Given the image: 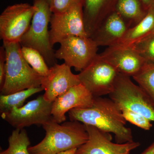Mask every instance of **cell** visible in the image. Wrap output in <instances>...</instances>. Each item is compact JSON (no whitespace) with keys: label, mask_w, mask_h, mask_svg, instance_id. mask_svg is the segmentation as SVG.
Segmentation results:
<instances>
[{"label":"cell","mask_w":154,"mask_h":154,"mask_svg":"<svg viewBox=\"0 0 154 154\" xmlns=\"http://www.w3.org/2000/svg\"><path fill=\"white\" fill-rule=\"evenodd\" d=\"M68 113L70 120L80 122L113 134L116 143L134 141L132 131L127 127V121L122 112L110 98L94 97L91 107L75 108Z\"/></svg>","instance_id":"cell-1"},{"label":"cell","mask_w":154,"mask_h":154,"mask_svg":"<svg viewBox=\"0 0 154 154\" xmlns=\"http://www.w3.org/2000/svg\"><path fill=\"white\" fill-rule=\"evenodd\" d=\"M45 131L39 143L30 146V154H57L78 149L88 141L89 135L85 124L77 121L59 123L51 119L42 125Z\"/></svg>","instance_id":"cell-2"},{"label":"cell","mask_w":154,"mask_h":154,"mask_svg":"<svg viewBox=\"0 0 154 154\" xmlns=\"http://www.w3.org/2000/svg\"><path fill=\"white\" fill-rule=\"evenodd\" d=\"M6 53L5 82L1 95H8L29 88L41 87L43 77L38 74L23 57L19 42H3Z\"/></svg>","instance_id":"cell-3"},{"label":"cell","mask_w":154,"mask_h":154,"mask_svg":"<svg viewBox=\"0 0 154 154\" xmlns=\"http://www.w3.org/2000/svg\"><path fill=\"white\" fill-rule=\"evenodd\" d=\"M35 12L28 30L20 41L21 46L37 50L48 66L57 63L55 52L50 42L48 25L52 11L47 0H33Z\"/></svg>","instance_id":"cell-4"},{"label":"cell","mask_w":154,"mask_h":154,"mask_svg":"<svg viewBox=\"0 0 154 154\" xmlns=\"http://www.w3.org/2000/svg\"><path fill=\"white\" fill-rule=\"evenodd\" d=\"M110 98L121 111L128 110L139 113L154 122V105L148 96L131 77L119 73Z\"/></svg>","instance_id":"cell-5"},{"label":"cell","mask_w":154,"mask_h":154,"mask_svg":"<svg viewBox=\"0 0 154 154\" xmlns=\"http://www.w3.org/2000/svg\"><path fill=\"white\" fill-rule=\"evenodd\" d=\"M119 72L100 54L80 72L81 83L94 97H102L113 91Z\"/></svg>","instance_id":"cell-6"},{"label":"cell","mask_w":154,"mask_h":154,"mask_svg":"<svg viewBox=\"0 0 154 154\" xmlns=\"http://www.w3.org/2000/svg\"><path fill=\"white\" fill-rule=\"evenodd\" d=\"M56 51V59L63 60L69 66L81 72L85 69L98 55L96 42L89 37L71 36L60 42Z\"/></svg>","instance_id":"cell-7"},{"label":"cell","mask_w":154,"mask_h":154,"mask_svg":"<svg viewBox=\"0 0 154 154\" xmlns=\"http://www.w3.org/2000/svg\"><path fill=\"white\" fill-rule=\"evenodd\" d=\"M50 24V42L52 47L69 36L89 37L84 23L83 3H76L61 13L52 14Z\"/></svg>","instance_id":"cell-8"},{"label":"cell","mask_w":154,"mask_h":154,"mask_svg":"<svg viewBox=\"0 0 154 154\" xmlns=\"http://www.w3.org/2000/svg\"><path fill=\"white\" fill-rule=\"evenodd\" d=\"M35 7L28 3L8 6L0 15V37L3 42H19L31 24Z\"/></svg>","instance_id":"cell-9"},{"label":"cell","mask_w":154,"mask_h":154,"mask_svg":"<svg viewBox=\"0 0 154 154\" xmlns=\"http://www.w3.org/2000/svg\"><path fill=\"white\" fill-rule=\"evenodd\" d=\"M52 102L43 95L28 102L22 107L1 113V117L15 128L22 129L32 125H42L52 118Z\"/></svg>","instance_id":"cell-10"},{"label":"cell","mask_w":154,"mask_h":154,"mask_svg":"<svg viewBox=\"0 0 154 154\" xmlns=\"http://www.w3.org/2000/svg\"><path fill=\"white\" fill-rule=\"evenodd\" d=\"M89 135L88 141L77 149L75 154H130L140 145L138 142L125 143L112 142L110 133L85 125Z\"/></svg>","instance_id":"cell-11"},{"label":"cell","mask_w":154,"mask_h":154,"mask_svg":"<svg viewBox=\"0 0 154 154\" xmlns=\"http://www.w3.org/2000/svg\"><path fill=\"white\" fill-rule=\"evenodd\" d=\"M81 83L79 75L73 73L70 67L65 63H56L50 67L48 75L42 78L41 87L45 91L43 97L48 102H53L70 88Z\"/></svg>","instance_id":"cell-12"},{"label":"cell","mask_w":154,"mask_h":154,"mask_svg":"<svg viewBox=\"0 0 154 154\" xmlns=\"http://www.w3.org/2000/svg\"><path fill=\"white\" fill-rule=\"evenodd\" d=\"M94 97L82 83L72 87L58 97L52 102L51 114L57 122L62 123L66 120V113L75 108L91 107Z\"/></svg>","instance_id":"cell-13"},{"label":"cell","mask_w":154,"mask_h":154,"mask_svg":"<svg viewBox=\"0 0 154 154\" xmlns=\"http://www.w3.org/2000/svg\"><path fill=\"white\" fill-rule=\"evenodd\" d=\"M99 54L119 73L130 77L136 75L148 63L131 48L110 46Z\"/></svg>","instance_id":"cell-14"},{"label":"cell","mask_w":154,"mask_h":154,"mask_svg":"<svg viewBox=\"0 0 154 154\" xmlns=\"http://www.w3.org/2000/svg\"><path fill=\"white\" fill-rule=\"evenodd\" d=\"M128 28L125 20L114 11L105 18L91 38L99 47L114 46L123 37Z\"/></svg>","instance_id":"cell-15"},{"label":"cell","mask_w":154,"mask_h":154,"mask_svg":"<svg viewBox=\"0 0 154 154\" xmlns=\"http://www.w3.org/2000/svg\"><path fill=\"white\" fill-rule=\"evenodd\" d=\"M118 0H84L83 16L87 34L91 37L103 21L115 11Z\"/></svg>","instance_id":"cell-16"},{"label":"cell","mask_w":154,"mask_h":154,"mask_svg":"<svg viewBox=\"0 0 154 154\" xmlns=\"http://www.w3.org/2000/svg\"><path fill=\"white\" fill-rule=\"evenodd\" d=\"M154 32V9L151 6L143 19L128 28L123 37L114 46L131 47Z\"/></svg>","instance_id":"cell-17"},{"label":"cell","mask_w":154,"mask_h":154,"mask_svg":"<svg viewBox=\"0 0 154 154\" xmlns=\"http://www.w3.org/2000/svg\"><path fill=\"white\" fill-rule=\"evenodd\" d=\"M115 11L125 20L128 25V23H133V26L142 20L148 12L140 0H118Z\"/></svg>","instance_id":"cell-18"},{"label":"cell","mask_w":154,"mask_h":154,"mask_svg":"<svg viewBox=\"0 0 154 154\" xmlns=\"http://www.w3.org/2000/svg\"><path fill=\"white\" fill-rule=\"evenodd\" d=\"M43 90L41 87L26 89L8 95H1L0 111L1 113H6L14 108L22 107L26 99L34 94Z\"/></svg>","instance_id":"cell-19"},{"label":"cell","mask_w":154,"mask_h":154,"mask_svg":"<svg viewBox=\"0 0 154 154\" xmlns=\"http://www.w3.org/2000/svg\"><path fill=\"white\" fill-rule=\"evenodd\" d=\"M9 146L4 150L5 154H30L28 148L30 142L24 128H16L8 138Z\"/></svg>","instance_id":"cell-20"},{"label":"cell","mask_w":154,"mask_h":154,"mask_svg":"<svg viewBox=\"0 0 154 154\" xmlns=\"http://www.w3.org/2000/svg\"><path fill=\"white\" fill-rule=\"evenodd\" d=\"M132 78L154 105V63H147Z\"/></svg>","instance_id":"cell-21"},{"label":"cell","mask_w":154,"mask_h":154,"mask_svg":"<svg viewBox=\"0 0 154 154\" xmlns=\"http://www.w3.org/2000/svg\"><path fill=\"white\" fill-rule=\"evenodd\" d=\"M21 51L25 60L35 71L42 77L48 75L50 67L39 51L32 48L22 46Z\"/></svg>","instance_id":"cell-22"},{"label":"cell","mask_w":154,"mask_h":154,"mask_svg":"<svg viewBox=\"0 0 154 154\" xmlns=\"http://www.w3.org/2000/svg\"><path fill=\"white\" fill-rule=\"evenodd\" d=\"M147 62L154 63V32L131 46Z\"/></svg>","instance_id":"cell-23"},{"label":"cell","mask_w":154,"mask_h":154,"mask_svg":"<svg viewBox=\"0 0 154 154\" xmlns=\"http://www.w3.org/2000/svg\"><path fill=\"white\" fill-rule=\"evenodd\" d=\"M122 115L127 122L144 130L149 131L152 127L151 121L139 113L128 110L122 111Z\"/></svg>","instance_id":"cell-24"},{"label":"cell","mask_w":154,"mask_h":154,"mask_svg":"<svg viewBox=\"0 0 154 154\" xmlns=\"http://www.w3.org/2000/svg\"><path fill=\"white\" fill-rule=\"evenodd\" d=\"M84 0H52L50 8L52 14L61 13L77 3L84 4Z\"/></svg>","instance_id":"cell-25"},{"label":"cell","mask_w":154,"mask_h":154,"mask_svg":"<svg viewBox=\"0 0 154 154\" xmlns=\"http://www.w3.org/2000/svg\"><path fill=\"white\" fill-rule=\"evenodd\" d=\"M6 53L4 46L0 48V88L2 87L5 77L6 69Z\"/></svg>","instance_id":"cell-26"},{"label":"cell","mask_w":154,"mask_h":154,"mask_svg":"<svg viewBox=\"0 0 154 154\" xmlns=\"http://www.w3.org/2000/svg\"><path fill=\"white\" fill-rule=\"evenodd\" d=\"M140 1L145 8L148 11L152 5L154 0H140Z\"/></svg>","instance_id":"cell-27"},{"label":"cell","mask_w":154,"mask_h":154,"mask_svg":"<svg viewBox=\"0 0 154 154\" xmlns=\"http://www.w3.org/2000/svg\"><path fill=\"white\" fill-rule=\"evenodd\" d=\"M140 154H154V141Z\"/></svg>","instance_id":"cell-28"},{"label":"cell","mask_w":154,"mask_h":154,"mask_svg":"<svg viewBox=\"0 0 154 154\" xmlns=\"http://www.w3.org/2000/svg\"><path fill=\"white\" fill-rule=\"evenodd\" d=\"M77 149H73L66 151L62 152L57 154H75Z\"/></svg>","instance_id":"cell-29"},{"label":"cell","mask_w":154,"mask_h":154,"mask_svg":"<svg viewBox=\"0 0 154 154\" xmlns=\"http://www.w3.org/2000/svg\"><path fill=\"white\" fill-rule=\"evenodd\" d=\"M0 154H5V153L4 151H2L1 152V153H0Z\"/></svg>","instance_id":"cell-30"},{"label":"cell","mask_w":154,"mask_h":154,"mask_svg":"<svg viewBox=\"0 0 154 154\" xmlns=\"http://www.w3.org/2000/svg\"><path fill=\"white\" fill-rule=\"evenodd\" d=\"M48 2L49 3L50 5L51 3V1L52 0H47Z\"/></svg>","instance_id":"cell-31"},{"label":"cell","mask_w":154,"mask_h":154,"mask_svg":"<svg viewBox=\"0 0 154 154\" xmlns=\"http://www.w3.org/2000/svg\"><path fill=\"white\" fill-rule=\"evenodd\" d=\"M152 7L154 9V1L153 2V3L152 5Z\"/></svg>","instance_id":"cell-32"}]
</instances>
